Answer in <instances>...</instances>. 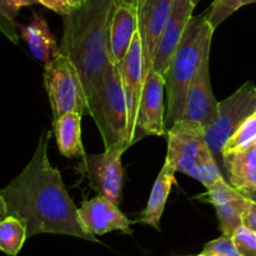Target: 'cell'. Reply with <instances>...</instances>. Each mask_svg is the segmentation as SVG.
Wrapping results in <instances>:
<instances>
[{
    "label": "cell",
    "mask_w": 256,
    "mask_h": 256,
    "mask_svg": "<svg viewBox=\"0 0 256 256\" xmlns=\"http://www.w3.org/2000/svg\"><path fill=\"white\" fill-rule=\"evenodd\" d=\"M19 28L22 38L28 42L30 52L36 60L48 64L59 52L56 40L42 15L32 12V22L28 25H19Z\"/></svg>",
    "instance_id": "obj_18"
},
{
    "label": "cell",
    "mask_w": 256,
    "mask_h": 256,
    "mask_svg": "<svg viewBox=\"0 0 256 256\" xmlns=\"http://www.w3.org/2000/svg\"><path fill=\"white\" fill-rule=\"evenodd\" d=\"M239 192L242 195V196L246 198L248 200H250V202H256V188H254V189H249V190H240Z\"/></svg>",
    "instance_id": "obj_30"
},
{
    "label": "cell",
    "mask_w": 256,
    "mask_h": 256,
    "mask_svg": "<svg viewBox=\"0 0 256 256\" xmlns=\"http://www.w3.org/2000/svg\"><path fill=\"white\" fill-rule=\"evenodd\" d=\"M166 138L165 162L175 172L189 175L206 189L220 178H225L205 139V129L199 124L185 119L178 120L168 129Z\"/></svg>",
    "instance_id": "obj_4"
},
{
    "label": "cell",
    "mask_w": 256,
    "mask_h": 256,
    "mask_svg": "<svg viewBox=\"0 0 256 256\" xmlns=\"http://www.w3.org/2000/svg\"><path fill=\"white\" fill-rule=\"evenodd\" d=\"M120 79L124 90L125 102L128 109V132H129V145L132 146V138L135 130L138 110H139L140 96L144 82L142 72V52L139 32H135L130 49L124 62L119 68Z\"/></svg>",
    "instance_id": "obj_12"
},
{
    "label": "cell",
    "mask_w": 256,
    "mask_h": 256,
    "mask_svg": "<svg viewBox=\"0 0 256 256\" xmlns=\"http://www.w3.org/2000/svg\"><path fill=\"white\" fill-rule=\"evenodd\" d=\"M196 256H205V255H202V254H200V255H196Z\"/></svg>",
    "instance_id": "obj_37"
},
{
    "label": "cell",
    "mask_w": 256,
    "mask_h": 256,
    "mask_svg": "<svg viewBox=\"0 0 256 256\" xmlns=\"http://www.w3.org/2000/svg\"><path fill=\"white\" fill-rule=\"evenodd\" d=\"M172 5L174 0H138V32L142 42L144 76L152 69L158 44L162 39Z\"/></svg>",
    "instance_id": "obj_10"
},
{
    "label": "cell",
    "mask_w": 256,
    "mask_h": 256,
    "mask_svg": "<svg viewBox=\"0 0 256 256\" xmlns=\"http://www.w3.org/2000/svg\"><path fill=\"white\" fill-rule=\"evenodd\" d=\"M254 149H255V154H256V145H255V148H254Z\"/></svg>",
    "instance_id": "obj_36"
},
{
    "label": "cell",
    "mask_w": 256,
    "mask_h": 256,
    "mask_svg": "<svg viewBox=\"0 0 256 256\" xmlns=\"http://www.w3.org/2000/svg\"><path fill=\"white\" fill-rule=\"evenodd\" d=\"M38 2L39 4L44 5L45 8L62 15V16L72 12V6L69 5L68 0H38Z\"/></svg>",
    "instance_id": "obj_28"
},
{
    "label": "cell",
    "mask_w": 256,
    "mask_h": 256,
    "mask_svg": "<svg viewBox=\"0 0 256 256\" xmlns=\"http://www.w3.org/2000/svg\"><path fill=\"white\" fill-rule=\"evenodd\" d=\"M78 210L85 229L95 236L115 230L124 234L132 232V222L120 212L119 205L114 204L106 198L98 195L94 199L84 200Z\"/></svg>",
    "instance_id": "obj_13"
},
{
    "label": "cell",
    "mask_w": 256,
    "mask_h": 256,
    "mask_svg": "<svg viewBox=\"0 0 256 256\" xmlns=\"http://www.w3.org/2000/svg\"><path fill=\"white\" fill-rule=\"evenodd\" d=\"M6 216H9V212H8L6 204H5L4 199H2V194H0V222L4 220Z\"/></svg>",
    "instance_id": "obj_31"
},
{
    "label": "cell",
    "mask_w": 256,
    "mask_h": 256,
    "mask_svg": "<svg viewBox=\"0 0 256 256\" xmlns=\"http://www.w3.org/2000/svg\"><path fill=\"white\" fill-rule=\"evenodd\" d=\"M166 89L165 76L150 69L144 76L142 92L140 96L135 130L132 138V145L149 135L164 136L166 135L165 126L164 92Z\"/></svg>",
    "instance_id": "obj_9"
},
{
    "label": "cell",
    "mask_w": 256,
    "mask_h": 256,
    "mask_svg": "<svg viewBox=\"0 0 256 256\" xmlns=\"http://www.w3.org/2000/svg\"><path fill=\"white\" fill-rule=\"evenodd\" d=\"M16 26L18 25L15 24L14 20L9 19L0 9V32H2L14 44L19 42V34L16 32Z\"/></svg>",
    "instance_id": "obj_27"
},
{
    "label": "cell",
    "mask_w": 256,
    "mask_h": 256,
    "mask_svg": "<svg viewBox=\"0 0 256 256\" xmlns=\"http://www.w3.org/2000/svg\"><path fill=\"white\" fill-rule=\"evenodd\" d=\"M82 116L79 112H72L52 120L58 149L65 158H82L86 154L82 142Z\"/></svg>",
    "instance_id": "obj_20"
},
{
    "label": "cell",
    "mask_w": 256,
    "mask_h": 256,
    "mask_svg": "<svg viewBox=\"0 0 256 256\" xmlns=\"http://www.w3.org/2000/svg\"><path fill=\"white\" fill-rule=\"evenodd\" d=\"M195 5L192 0H174L172 12L165 25L164 32L162 35L156 52H155L152 69L159 74L165 75L172 62L174 52L182 40L188 22L192 19Z\"/></svg>",
    "instance_id": "obj_15"
},
{
    "label": "cell",
    "mask_w": 256,
    "mask_h": 256,
    "mask_svg": "<svg viewBox=\"0 0 256 256\" xmlns=\"http://www.w3.org/2000/svg\"><path fill=\"white\" fill-rule=\"evenodd\" d=\"M224 176L236 190L256 188V154L255 149L222 155Z\"/></svg>",
    "instance_id": "obj_19"
},
{
    "label": "cell",
    "mask_w": 256,
    "mask_h": 256,
    "mask_svg": "<svg viewBox=\"0 0 256 256\" xmlns=\"http://www.w3.org/2000/svg\"><path fill=\"white\" fill-rule=\"evenodd\" d=\"M125 2H134V4L138 5V0H125Z\"/></svg>",
    "instance_id": "obj_35"
},
{
    "label": "cell",
    "mask_w": 256,
    "mask_h": 256,
    "mask_svg": "<svg viewBox=\"0 0 256 256\" xmlns=\"http://www.w3.org/2000/svg\"><path fill=\"white\" fill-rule=\"evenodd\" d=\"M34 4H39V2L38 0H0V9L9 19L14 20L20 8L30 6Z\"/></svg>",
    "instance_id": "obj_26"
},
{
    "label": "cell",
    "mask_w": 256,
    "mask_h": 256,
    "mask_svg": "<svg viewBox=\"0 0 256 256\" xmlns=\"http://www.w3.org/2000/svg\"><path fill=\"white\" fill-rule=\"evenodd\" d=\"M238 252L242 256H256V232L250 228L242 225L232 234Z\"/></svg>",
    "instance_id": "obj_25"
},
{
    "label": "cell",
    "mask_w": 256,
    "mask_h": 256,
    "mask_svg": "<svg viewBox=\"0 0 256 256\" xmlns=\"http://www.w3.org/2000/svg\"><path fill=\"white\" fill-rule=\"evenodd\" d=\"M242 6V0H215L210 10L206 12V18L212 29H216L224 20Z\"/></svg>",
    "instance_id": "obj_23"
},
{
    "label": "cell",
    "mask_w": 256,
    "mask_h": 256,
    "mask_svg": "<svg viewBox=\"0 0 256 256\" xmlns=\"http://www.w3.org/2000/svg\"><path fill=\"white\" fill-rule=\"evenodd\" d=\"M242 222L245 226L250 228L256 232V202H250V200L248 202L244 215H242Z\"/></svg>",
    "instance_id": "obj_29"
},
{
    "label": "cell",
    "mask_w": 256,
    "mask_h": 256,
    "mask_svg": "<svg viewBox=\"0 0 256 256\" xmlns=\"http://www.w3.org/2000/svg\"><path fill=\"white\" fill-rule=\"evenodd\" d=\"M68 2L72 6V9H75V8H79L84 2V0H68Z\"/></svg>",
    "instance_id": "obj_32"
},
{
    "label": "cell",
    "mask_w": 256,
    "mask_h": 256,
    "mask_svg": "<svg viewBox=\"0 0 256 256\" xmlns=\"http://www.w3.org/2000/svg\"><path fill=\"white\" fill-rule=\"evenodd\" d=\"M252 2H256V0H242V6L248 4H252Z\"/></svg>",
    "instance_id": "obj_33"
},
{
    "label": "cell",
    "mask_w": 256,
    "mask_h": 256,
    "mask_svg": "<svg viewBox=\"0 0 256 256\" xmlns=\"http://www.w3.org/2000/svg\"><path fill=\"white\" fill-rule=\"evenodd\" d=\"M256 112V86L248 82L239 90L219 102V116L216 122L205 130V139L224 174L222 149L240 125Z\"/></svg>",
    "instance_id": "obj_7"
},
{
    "label": "cell",
    "mask_w": 256,
    "mask_h": 256,
    "mask_svg": "<svg viewBox=\"0 0 256 256\" xmlns=\"http://www.w3.org/2000/svg\"><path fill=\"white\" fill-rule=\"evenodd\" d=\"M28 238L24 222L12 215L0 222V252L9 256H16Z\"/></svg>",
    "instance_id": "obj_21"
},
{
    "label": "cell",
    "mask_w": 256,
    "mask_h": 256,
    "mask_svg": "<svg viewBox=\"0 0 256 256\" xmlns=\"http://www.w3.org/2000/svg\"><path fill=\"white\" fill-rule=\"evenodd\" d=\"M52 132L40 136L29 164L0 189L8 212L26 226L28 238L36 234H64L96 242L82 225L79 210L69 196L62 174L50 164L48 145Z\"/></svg>",
    "instance_id": "obj_1"
},
{
    "label": "cell",
    "mask_w": 256,
    "mask_h": 256,
    "mask_svg": "<svg viewBox=\"0 0 256 256\" xmlns=\"http://www.w3.org/2000/svg\"><path fill=\"white\" fill-rule=\"evenodd\" d=\"M44 84L52 110V120L66 112L84 114L86 95L80 75L72 60L58 52L44 68Z\"/></svg>",
    "instance_id": "obj_6"
},
{
    "label": "cell",
    "mask_w": 256,
    "mask_h": 256,
    "mask_svg": "<svg viewBox=\"0 0 256 256\" xmlns=\"http://www.w3.org/2000/svg\"><path fill=\"white\" fill-rule=\"evenodd\" d=\"M202 255L205 256H242L238 252L232 236L222 235L218 239L208 242L202 249Z\"/></svg>",
    "instance_id": "obj_24"
},
{
    "label": "cell",
    "mask_w": 256,
    "mask_h": 256,
    "mask_svg": "<svg viewBox=\"0 0 256 256\" xmlns=\"http://www.w3.org/2000/svg\"><path fill=\"white\" fill-rule=\"evenodd\" d=\"M86 110L96 122L105 149L130 148L128 109L119 68L110 62L95 89L88 95Z\"/></svg>",
    "instance_id": "obj_5"
},
{
    "label": "cell",
    "mask_w": 256,
    "mask_h": 256,
    "mask_svg": "<svg viewBox=\"0 0 256 256\" xmlns=\"http://www.w3.org/2000/svg\"><path fill=\"white\" fill-rule=\"evenodd\" d=\"M218 116L219 102L212 92L210 82V56H208L190 85L182 119L196 122L208 130L216 122Z\"/></svg>",
    "instance_id": "obj_11"
},
{
    "label": "cell",
    "mask_w": 256,
    "mask_h": 256,
    "mask_svg": "<svg viewBox=\"0 0 256 256\" xmlns=\"http://www.w3.org/2000/svg\"><path fill=\"white\" fill-rule=\"evenodd\" d=\"M124 152V148L114 146L100 154H85L80 164V172L88 178L90 188L116 205L120 204L122 195V156Z\"/></svg>",
    "instance_id": "obj_8"
},
{
    "label": "cell",
    "mask_w": 256,
    "mask_h": 256,
    "mask_svg": "<svg viewBox=\"0 0 256 256\" xmlns=\"http://www.w3.org/2000/svg\"><path fill=\"white\" fill-rule=\"evenodd\" d=\"M192 4H194L195 6H196V5L199 4V2H200V0H192Z\"/></svg>",
    "instance_id": "obj_34"
},
{
    "label": "cell",
    "mask_w": 256,
    "mask_h": 256,
    "mask_svg": "<svg viewBox=\"0 0 256 256\" xmlns=\"http://www.w3.org/2000/svg\"><path fill=\"white\" fill-rule=\"evenodd\" d=\"M175 174L176 172L174 170V168L169 162H165L164 166L162 168L156 180H155L146 206L142 212L138 222H144L154 229L160 230V220H162L168 198L172 192V185L176 182Z\"/></svg>",
    "instance_id": "obj_17"
},
{
    "label": "cell",
    "mask_w": 256,
    "mask_h": 256,
    "mask_svg": "<svg viewBox=\"0 0 256 256\" xmlns=\"http://www.w3.org/2000/svg\"><path fill=\"white\" fill-rule=\"evenodd\" d=\"M136 4L115 0L109 26L110 60L120 68L130 49L134 35L138 30Z\"/></svg>",
    "instance_id": "obj_16"
},
{
    "label": "cell",
    "mask_w": 256,
    "mask_h": 256,
    "mask_svg": "<svg viewBox=\"0 0 256 256\" xmlns=\"http://www.w3.org/2000/svg\"><path fill=\"white\" fill-rule=\"evenodd\" d=\"M214 32L206 18V12L192 16L185 28L169 69L164 75L168 94L165 112L166 132L184 116L188 92L202 62L210 56V45Z\"/></svg>",
    "instance_id": "obj_3"
},
{
    "label": "cell",
    "mask_w": 256,
    "mask_h": 256,
    "mask_svg": "<svg viewBox=\"0 0 256 256\" xmlns=\"http://www.w3.org/2000/svg\"><path fill=\"white\" fill-rule=\"evenodd\" d=\"M114 5L115 0H84L64 16L59 50L76 68L86 98L112 62L109 26Z\"/></svg>",
    "instance_id": "obj_2"
},
{
    "label": "cell",
    "mask_w": 256,
    "mask_h": 256,
    "mask_svg": "<svg viewBox=\"0 0 256 256\" xmlns=\"http://www.w3.org/2000/svg\"><path fill=\"white\" fill-rule=\"evenodd\" d=\"M256 145V112L248 118L239 129L228 140L222 155L228 152H240L252 149Z\"/></svg>",
    "instance_id": "obj_22"
},
{
    "label": "cell",
    "mask_w": 256,
    "mask_h": 256,
    "mask_svg": "<svg viewBox=\"0 0 256 256\" xmlns=\"http://www.w3.org/2000/svg\"><path fill=\"white\" fill-rule=\"evenodd\" d=\"M209 202L216 210L219 228L222 235L232 236L238 228L244 225L242 215L249 200L234 189L225 178H220L206 189Z\"/></svg>",
    "instance_id": "obj_14"
}]
</instances>
